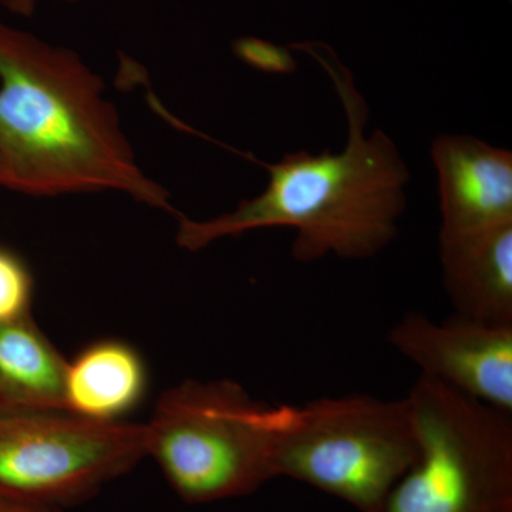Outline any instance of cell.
Masks as SVG:
<instances>
[{"label": "cell", "instance_id": "6da1fadb", "mask_svg": "<svg viewBox=\"0 0 512 512\" xmlns=\"http://www.w3.org/2000/svg\"><path fill=\"white\" fill-rule=\"evenodd\" d=\"M289 49L305 52L329 74L348 119V143L342 153L301 150L264 164L269 181L258 197L211 220L180 217L181 248L201 251L218 239L256 229L293 228L292 256L308 264L328 255L370 258L396 238L410 180L399 148L379 128L366 137V100L332 47L301 42Z\"/></svg>", "mask_w": 512, "mask_h": 512}, {"label": "cell", "instance_id": "7a4b0ae2", "mask_svg": "<svg viewBox=\"0 0 512 512\" xmlns=\"http://www.w3.org/2000/svg\"><path fill=\"white\" fill-rule=\"evenodd\" d=\"M0 185L35 197L123 192L174 211L138 165L101 77L73 50L3 23Z\"/></svg>", "mask_w": 512, "mask_h": 512}, {"label": "cell", "instance_id": "3957f363", "mask_svg": "<svg viewBox=\"0 0 512 512\" xmlns=\"http://www.w3.org/2000/svg\"><path fill=\"white\" fill-rule=\"evenodd\" d=\"M417 457L407 397L355 393L276 406V477L311 485L359 512L379 510Z\"/></svg>", "mask_w": 512, "mask_h": 512}, {"label": "cell", "instance_id": "277c9868", "mask_svg": "<svg viewBox=\"0 0 512 512\" xmlns=\"http://www.w3.org/2000/svg\"><path fill=\"white\" fill-rule=\"evenodd\" d=\"M276 407L231 380H187L161 397L146 426L153 457L181 500L210 504L276 477Z\"/></svg>", "mask_w": 512, "mask_h": 512}, {"label": "cell", "instance_id": "5b68a950", "mask_svg": "<svg viewBox=\"0 0 512 512\" xmlns=\"http://www.w3.org/2000/svg\"><path fill=\"white\" fill-rule=\"evenodd\" d=\"M419 457L376 512H512V417L419 376Z\"/></svg>", "mask_w": 512, "mask_h": 512}, {"label": "cell", "instance_id": "8992f818", "mask_svg": "<svg viewBox=\"0 0 512 512\" xmlns=\"http://www.w3.org/2000/svg\"><path fill=\"white\" fill-rule=\"evenodd\" d=\"M147 457L146 426L0 407V500L82 503Z\"/></svg>", "mask_w": 512, "mask_h": 512}, {"label": "cell", "instance_id": "52a82bcc", "mask_svg": "<svg viewBox=\"0 0 512 512\" xmlns=\"http://www.w3.org/2000/svg\"><path fill=\"white\" fill-rule=\"evenodd\" d=\"M387 342L419 367L420 376L512 414V325L457 313L437 323L407 312L389 330Z\"/></svg>", "mask_w": 512, "mask_h": 512}, {"label": "cell", "instance_id": "ba28073f", "mask_svg": "<svg viewBox=\"0 0 512 512\" xmlns=\"http://www.w3.org/2000/svg\"><path fill=\"white\" fill-rule=\"evenodd\" d=\"M440 235L512 222V153L473 136L443 134L431 144Z\"/></svg>", "mask_w": 512, "mask_h": 512}, {"label": "cell", "instance_id": "9c48e42d", "mask_svg": "<svg viewBox=\"0 0 512 512\" xmlns=\"http://www.w3.org/2000/svg\"><path fill=\"white\" fill-rule=\"evenodd\" d=\"M439 254L454 313L512 325V222L439 234Z\"/></svg>", "mask_w": 512, "mask_h": 512}, {"label": "cell", "instance_id": "30bf717a", "mask_svg": "<svg viewBox=\"0 0 512 512\" xmlns=\"http://www.w3.org/2000/svg\"><path fill=\"white\" fill-rule=\"evenodd\" d=\"M147 389L140 355L119 340H103L67 362L64 412L97 423H119Z\"/></svg>", "mask_w": 512, "mask_h": 512}, {"label": "cell", "instance_id": "8fae6325", "mask_svg": "<svg viewBox=\"0 0 512 512\" xmlns=\"http://www.w3.org/2000/svg\"><path fill=\"white\" fill-rule=\"evenodd\" d=\"M67 362L32 316L0 323V407L64 412Z\"/></svg>", "mask_w": 512, "mask_h": 512}, {"label": "cell", "instance_id": "7c38bea8", "mask_svg": "<svg viewBox=\"0 0 512 512\" xmlns=\"http://www.w3.org/2000/svg\"><path fill=\"white\" fill-rule=\"evenodd\" d=\"M33 276L26 262L0 245V323L30 316Z\"/></svg>", "mask_w": 512, "mask_h": 512}, {"label": "cell", "instance_id": "4fadbf2b", "mask_svg": "<svg viewBox=\"0 0 512 512\" xmlns=\"http://www.w3.org/2000/svg\"><path fill=\"white\" fill-rule=\"evenodd\" d=\"M232 53L242 63L271 74H291L298 63L289 46H279L255 36H242L232 42Z\"/></svg>", "mask_w": 512, "mask_h": 512}, {"label": "cell", "instance_id": "5bb4252c", "mask_svg": "<svg viewBox=\"0 0 512 512\" xmlns=\"http://www.w3.org/2000/svg\"><path fill=\"white\" fill-rule=\"evenodd\" d=\"M37 0H0V6L13 15L30 16L36 9Z\"/></svg>", "mask_w": 512, "mask_h": 512}, {"label": "cell", "instance_id": "9a60e30c", "mask_svg": "<svg viewBox=\"0 0 512 512\" xmlns=\"http://www.w3.org/2000/svg\"><path fill=\"white\" fill-rule=\"evenodd\" d=\"M0 512H56V508L0 500Z\"/></svg>", "mask_w": 512, "mask_h": 512}, {"label": "cell", "instance_id": "2e32d148", "mask_svg": "<svg viewBox=\"0 0 512 512\" xmlns=\"http://www.w3.org/2000/svg\"><path fill=\"white\" fill-rule=\"evenodd\" d=\"M63 2H77V0H63Z\"/></svg>", "mask_w": 512, "mask_h": 512}]
</instances>
